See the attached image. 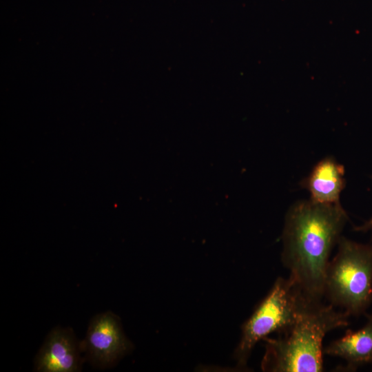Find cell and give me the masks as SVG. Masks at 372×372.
Wrapping results in <instances>:
<instances>
[{
    "label": "cell",
    "instance_id": "cell-1",
    "mask_svg": "<svg viewBox=\"0 0 372 372\" xmlns=\"http://www.w3.org/2000/svg\"><path fill=\"white\" fill-rule=\"evenodd\" d=\"M348 216L340 203L311 200L294 203L288 210L282 235V262L289 278L307 299L320 302L331 251L341 238Z\"/></svg>",
    "mask_w": 372,
    "mask_h": 372
},
{
    "label": "cell",
    "instance_id": "cell-2",
    "mask_svg": "<svg viewBox=\"0 0 372 372\" xmlns=\"http://www.w3.org/2000/svg\"><path fill=\"white\" fill-rule=\"evenodd\" d=\"M331 304L311 302L275 338L267 337L261 369L267 372H320L323 340L331 331L347 327L349 316Z\"/></svg>",
    "mask_w": 372,
    "mask_h": 372
},
{
    "label": "cell",
    "instance_id": "cell-3",
    "mask_svg": "<svg viewBox=\"0 0 372 372\" xmlns=\"http://www.w3.org/2000/svg\"><path fill=\"white\" fill-rule=\"evenodd\" d=\"M324 297L349 316L365 313L372 302V245L341 236L327 269Z\"/></svg>",
    "mask_w": 372,
    "mask_h": 372
},
{
    "label": "cell",
    "instance_id": "cell-4",
    "mask_svg": "<svg viewBox=\"0 0 372 372\" xmlns=\"http://www.w3.org/2000/svg\"><path fill=\"white\" fill-rule=\"evenodd\" d=\"M311 302L289 277H278L242 326L240 340L234 351L237 366L246 367L258 342L289 327Z\"/></svg>",
    "mask_w": 372,
    "mask_h": 372
},
{
    "label": "cell",
    "instance_id": "cell-5",
    "mask_svg": "<svg viewBox=\"0 0 372 372\" xmlns=\"http://www.w3.org/2000/svg\"><path fill=\"white\" fill-rule=\"evenodd\" d=\"M80 342L85 360L100 369L112 366L132 348L119 318L111 311L94 316Z\"/></svg>",
    "mask_w": 372,
    "mask_h": 372
},
{
    "label": "cell",
    "instance_id": "cell-6",
    "mask_svg": "<svg viewBox=\"0 0 372 372\" xmlns=\"http://www.w3.org/2000/svg\"><path fill=\"white\" fill-rule=\"evenodd\" d=\"M81 342L69 327H56L46 337L34 361V371L39 372H76L81 369L85 359Z\"/></svg>",
    "mask_w": 372,
    "mask_h": 372
},
{
    "label": "cell",
    "instance_id": "cell-7",
    "mask_svg": "<svg viewBox=\"0 0 372 372\" xmlns=\"http://www.w3.org/2000/svg\"><path fill=\"white\" fill-rule=\"evenodd\" d=\"M344 168L331 156L325 157L313 168L302 181L310 193V200L322 204L340 203L345 187Z\"/></svg>",
    "mask_w": 372,
    "mask_h": 372
},
{
    "label": "cell",
    "instance_id": "cell-8",
    "mask_svg": "<svg viewBox=\"0 0 372 372\" xmlns=\"http://www.w3.org/2000/svg\"><path fill=\"white\" fill-rule=\"evenodd\" d=\"M365 324L356 331L347 330L345 334L324 348V353L344 360V367L351 371L372 363V314L366 316Z\"/></svg>",
    "mask_w": 372,
    "mask_h": 372
},
{
    "label": "cell",
    "instance_id": "cell-9",
    "mask_svg": "<svg viewBox=\"0 0 372 372\" xmlns=\"http://www.w3.org/2000/svg\"><path fill=\"white\" fill-rule=\"evenodd\" d=\"M372 229V216L363 225L356 227L355 230L357 231H367Z\"/></svg>",
    "mask_w": 372,
    "mask_h": 372
}]
</instances>
